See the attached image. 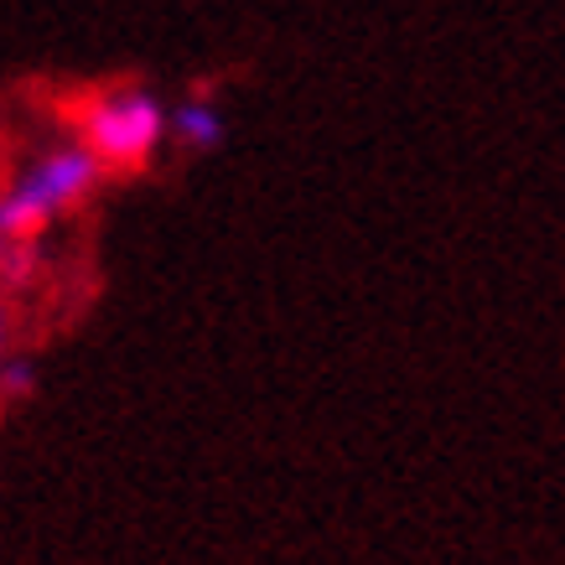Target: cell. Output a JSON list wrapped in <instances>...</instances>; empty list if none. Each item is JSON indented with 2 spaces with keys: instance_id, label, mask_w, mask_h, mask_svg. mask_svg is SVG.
Wrapping results in <instances>:
<instances>
[{
  "instance_id": "cell-1",
  "label": "cell",
  "mask_w": 565,
  "mask_h": 565,
  "mask_svg": "<svg viewBox=\"0 0 565 565\" xmlns=\"http://www.w3.org/2000/svg\"><path fill=\"white\" fill-rule=\"evenodd\" d=\"M99 182H104V167L78 140L42 151L26 172H17L0 188V239L32 244L52 218H63L78 203H88Z\"/></svg>"
},
{
  "instance_id": "cell-2",
  "label": "cell",
  "mask_w": 565,
  "mask_h": 565,
  "mask_svg": "<svg viewBox=\"0 0 565 565\" xmlns=\"http://www.w3.org/2000/svg\"><path fill=\"white\" fill-rule=\"evenodd\" d=\"M73 130L94 161L109 172H146L167 146V104L151 88H104L73 109Z\"/></svg>"
},
{
  "instance_id": "cell-3",
  "label": "cell",
  "mask_w": 565,
  "mask_h": 565,
  "mask_svg": "<svg viewBox=\"0 0 565 565\" xmlns=\"http://www.w3.org/2000/svg\"><path fill=\"white\" fill-rule=\"evenodd\" d=\"M167 136L182 146V151L203 156V151H218L223 136H228V125H223V109L213 104V88L198 84L188 99H177L167 109Z\"/></svg>"
},
{
  "instance_id": "cell-4",
  "label": "cell",
  "mask_w": 565,
  "mask_h": 565,
  "mask_svg": "<svg viewBox=\"0 0 565 565\" xmlns=\"http://www.w3.org/2000/svg\"><path fill=\"white\" fill-rule=\"evenodd\" d=\"M32 390H36L32 359H0V405L6 399H32Z\"/></svg>"
},
{
  "instance_id": "cell-5",
  "label": "cell",
  "mask_w": 565,
  "mask_h": 565,
  "mask_svg": "<svg viewBox=\"0 0 565 565\" xmlns=\"http://www.w3.org/2000/svg\"><path fill=\"white\" fill-rule=\"evenodd\" d=\"M6 265H11V244L0 239V270H6Z\"/></svg>"
},
{
  "instance_id": "cell-6",
  "label": "cell",
  "mask_w": 565,
  "mask_h": 565,
  "mask_svg": "<svg viewBox=\"0 0 565 565\" xmlns=\"http://www.w3.org/2000/svg\"><path fill=\"white\" fill-rule=\"evenodd\" d=\"M0 353H6V301H0Z\"/></svg>"
}]
</instances>
